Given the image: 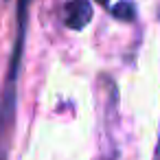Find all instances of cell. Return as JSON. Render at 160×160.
Returning <instances> with one entry per match:
<instances>
[{
	"label": "cell",
	"instance_id": "7a4b0ae2",
	"mask_svg": "<svg viewBox=\"0 0 160 160\" xmlns=\"http://www.w3.org/2000/svg\"><path fill=\"white\" fill-rule=\"evenodd\" d=\"M92 20V2L90 0H68L66 2V27L81 31Z\"/></svg>",
	"mask_w": 160,
	"mask_h": 160
},
{
	"label": "cell",
	"instance_id": "6da1fadb",
	"mask_svg": "<svg viewBox=\"0 0 160 160\" xmlns=\"http://www.w3.org/2000/svg\"><path fill=\"white\" fill-rule=\"evenodd\" d=\"M29 5L31 0H20L18 2V35H16V46L9 64V79L5 86V97H2V108H0V136H2L5 125H11L13 110H16V81L20 72V57H22V46L27 38V20H29Z\"/></svg>",
	"mask_w": 160,
	"mask_h": 160
},
{
	"label": "cell",
	"instance_id": "3957f363",
	"mask_svg": "<svg viewBox=\"0 0 160 160\" xmlns=\"http://www.w3.org/2000/svg\"><path fill=\"white\" fill-rule=\"evenodd\" d=\"M153 160H160V140H158V149H156V158Z\"/></svg>",
	"mask_w": 160,
	"mask_h": 160
}]
</instances>
